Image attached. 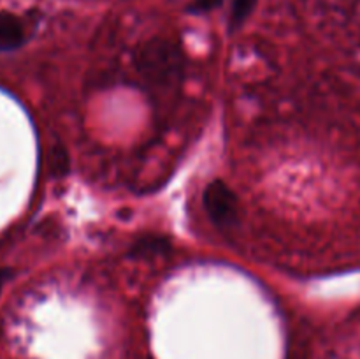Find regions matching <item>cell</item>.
I'll list each match as a JSON object with an SVG mask.
<instances>
[{
    "label": "cell",
    "instance_id": "obj_1",
    "mask_svg": "<svg viewBox=\"0 0 360 359\" xmlns=\"http://www.w3.org/2000/svg\"><path fill=\"white\" fill-rule=\"evenodd\" d=\"M137 69L157 83L178 80L183 70L181 49L171 41L155 39L143 46L137 55Z\"/></svg>",
    "mask_w": 360,
    "mask_h": 359
},
{
    "label": "cell",
    "instance_id": "obj_2",
    "mask_svg": "<svg viewBox=\"0 0 360 359\" xmlns=\"http://www.w3.org/2000/svg\"><path fill=\"white\" fill-rule=\"evenodd\" d=\"M202 203L206 208V213L210 215L214 224L229 227V225L238 222L239 201L234 190L224 180H213L204 189Z\"/></svg>",
    "mask_w": 360,
    "mask_h": 359
},
{
    "label": "cell",
    "instance_id": "obj_3",
    "mask_svg": "<svg viewBox=\"0 0 360 359\" xmlns=\"http://www.w3.org/2000/svg\"><path fill=\"white\" fill-rule=\"evenodd\" d=\"M25 42V27L18 16L0 13V53L18 49Z\"/></svg>",
    "mask_w": 360,
    "mask_h": 359
},
{
    "label": "cell",
    "instance_id": "obj_4",
    "mask_svg": "<svg viewBox=\"0 0 360 359\" xmlns=\"http://www.w3.org/2000/svg\"><path fill=\"white\" fill-rule=\"evenodd\" d=\"M257 6V0H232V9H231V28L241 27L246 21V18L253 13Z\"/></svg>",
    "mask_w": 360,
    "mask_h": 359
},
{
    "label": "cell",
    "instance_id": "obj_5",
    "mask_svg": "<svg viewBox=\"0 0 360 359\" xmlns=\"http://www.w3.org/2000/svg\"><path fill=\"white\" fill-rule=\"evenodd\" d=\"M136 250L139 253H143V252H150V253L151 252H153V253L165 252V250H167V241H165V239H160V238L144 239V241L137 243Z\"/></svg>",
    "mask_w": 360,
    "mask_h": 359
},
{
    "label": "cell",
    "instance_id": "obj_6",
    "mask_svg": "<svg viewBox=\"0 0 360 359\" xmlns=\"http://www.w3.org/2000/svg\"><path fill=\"white\" fill-rule=\"evenodd\" d=\"M221 0H193L192 6L188 7L190 13H207V11L217 9Z\"/></svg>",
    "mask_w": 360,
    "mask_h": 359
},
{
    "label": "cell",
    "instance_id": "obj_7",
    "mask_svg": "<svg viewBox=\"0 0 360 359\" xmlns=\"http://www.w3.org/2000/svg\"><path fill=\"white\" fill-rule=\"evenodd\" d=\"M9 275H11L9 270H0V292H2V289H4V285H6Z\"/></svg>",
    "mask_w": 360,
    "mask_h": 359
}]
</instances>
